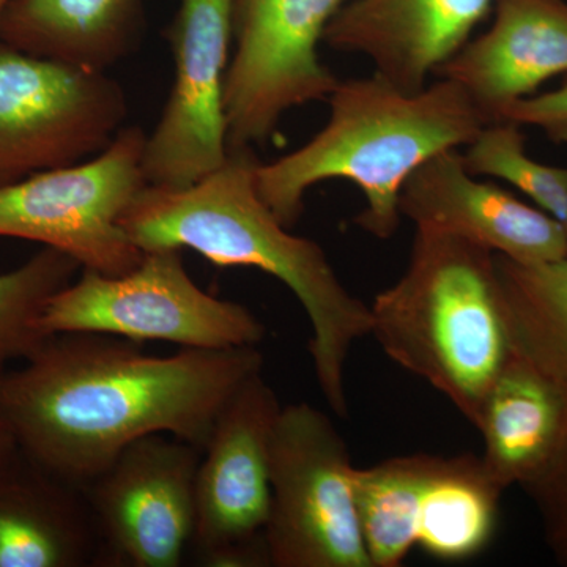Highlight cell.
Segmentation results:
<instances>
[{
  "label": "cell",
  "mask_w": 567,
  "mask_h": 567,
  "mask_svg": "<svg viewBox=\"0 0 567 567\" xmlns=\"http://www.w3.org/2000/svg\"><path fill=\"white\" fill-rule=\"evenodd\" d=\"M563 224H565L566 237H567V218H566V221H565V223H563Z\"/></svg>",
  "instance_id": "obj_27"
},
{
  "label": "cell",
  "mask_w": 567,
  "mask_h": 567,
  "mask_svg": "<svg viewBox=\"0 0 567 567\" xmlns=\"http://www.w3.org/2000/svg\"><path fill=\"white\" fill-rule=\"evenodd\" d=\"M99 557L82 488L24 454L0 473V567H82Z\"/></svg>",
  "instance_id": "obj_17"
},
{
  "label": "cell",
  "mask_w": 567,
  "mask_h": 567,
  "mask_svg": "<svg viewBox=\"0 0 567 567\" xmlns=\"http://www.w3.org/2000/svg\"><path fill=\"white\" fill-rule=\"evenodd\" d=\"M522 125L509 121L487 123L462 153L465 169L475 177L499 178L527 194L537 208L565 223L567 167L529 158Z\"/></svg>",
  "instance_id": "obj_22"
},
{
  "label": "cell",
  "mask_w": 567,
  "mask_h": 567,
  "mask_svg": "<svg viewBox=\"0 0 567 567\" xmlns=\"http://www.w3.org/2000/svg\"><path fill=\"white\" fill-rule=\"evenodd\" d=\"M349 0H234L226 74L227 147L252 151L295 107L328 100L339 78L320 59L323 33Z\"/></svg>",
  "instance_id": "obj_9"
},
{
  "label": "cell",
  "mask_w": 567,
  "mask_h": 567,
  "mask_svg": "<svg viewBox=\"0 0 567 567\" xmlns=\"http://www.w3.org/2000/svg\"><path fill=\"white\" fill-rule=\"evenodd\" d=\"M514 352L567 386V257L518 264L495 254Z\"/></svg>",
  "instance_id": "obj_20"
},
{
  "label": "cell",
  "mask_w": 567,
  "mask_h": 567,
  "mask_svg": "<svg viewBox=\"0 0 567 567\" xmlns=\"http://www.w3.org/2000/svg\"><path fill=\"white\" fill-rule=\"evenodd\" d=\"M499 121H509L522 126H536L543 130L551 141L565 144L567 142V81L555 91L536 93L511 104L499 115Z\"/></svg>",
  "instance_id": "obj_24"
},
{
  "label": "cell",
  "mask_w": 567,
  "mask_h": 567,
  "mask_svg": "<svg viewBox=\"0 0 567 567\" xmlns=\"http://www.w3.org/2000/svg\"><path fill=\"white\" fill-rule=\"evenodd\" d=\"M567 74V0H494V22L436 76L457 82L488 123Z\"/></svg>",
  "instance_id": "obj_16"
},
{
  "label": "cell",
  "mask_w": 567,
  "mask_h": 567,
  "mask_svg": "<svg viewBox=\"0 0 567 567\" xmlns=\"http://www.w3.org/2000/svg\"><path fill=\"white\" fill-rule=\"evenodd\" d=\"M234 0H181L167 31L174 58L169 99L145 140L147 185L188 188L229 159L226 74Z\"/></svg>",
  "instance_id": "obj_13"
},
{
  "label": "cell",
  "mask_w": 567,
  "mask_h": 567,
  "mask_svg": "<svg viewBox=\"0 0 567 567\" xmlns=\"http://www.w3.org/2000/svg\"><path fill=\"white\" fill-rule=\"evenodd\" d=\"M22 456L17 436L11 431L10 424L0 413V473L6 472Z\"/></svg>",
  "instance_id": "obj_25"
},
{
  "label": "cell",
  "mask_w": 567,
  "mask_h": 567,
  "mask_svg": "<svg viewBox=\"0 0 567 567\" xmlns=\"http://www.w3.org/2000/svg\"><path fill=\"white\" fill-rule=\"evenodd\" d=\"M252 151L229 153L218 171L188 188L147 185L121 218L142 251L193 249L218 267H251L274 276L300 301L311 323L312 365L336 415L349 412L346 363L371 334V309L349 292L316 241L289 233L264 203Z\"/></svg>",
  "instance_id": "obj_2"
},
{
  "label": "cell",
  "mask_w": 567,
  "mask_h": 567,
  "mask_svg": "<svg viewBox=\"0 0 567 567\" xmlns=\"http://www.w3.org/2000/svg\"><path fill=\"white\" fill-rule=\"evenodd\" d=\"M40 328L48 336L100 333L203 350L257 347L265 338L251 309L193 281L177 248L144 251L141 264L122 276L82 270L51 298Z\"/></svg>",
  "instance_id": "obj_6"
},
{
  "label": "cell",
  "mask_w": 567,
  "mask_h": 567,
  "mask_svg": "<svg viewBox=\"0 0 567 567\" xmlns=\"http://www.w3.org/2000/svg\"><path fill=\"white\" fill-rule=\"evenodd\" d=\"M282 405L256 372L223 406L196 475L192 550L210 567L270 566L271 443Z\"/></svg>",
  "instance_id": "obj_11"
},
{
  "label": "cell",
  "mask_w": 567,
  "mask_h": 567,
  "mask_svg": "<svg viewBox=\"0 0 567 567\" xmlns=\"http://www.w3.org/2000/svg\"><path fill=\"white\" fill-rule=\"evenodd\" d=\"M346 440L319 409L282 406L271 443L264 539L275 567H372Z\"/></svg>",
  "instance_id": "obj_8"
},
{
  "label": "cell",
  "mask_w": 567,
  "mask_h": 567,
  "mask_svg": "<svg viewBox=\"0 0 567 567\" xmlns=\"http://www.w3.org/2000/svg\"><path fill=\"white\" fill-rule=\"evenodd\" d=\"M566 421L567 386L514 352L475 424L488 473L503 488L528 486L557 453Z\"/></svg>",
  "instance_id": "obj_18"
},
{
  "label": "cell",
  "mask_w": 567,
  "mask_h": 567,
  "mask_svg": "<svg viewBox=\"0 0 567 567\" xmlns=\"http://www.w3.org/2000/svg\"><path fill=\"white\" fill-rule=\"evenodd\" d=\"M369 309V336L383 352L475 425L488 390L514 357L495 254L415 229L404 275Z\"/></svg>",
  "instance_id": "obj_4"
},
{
  "label": "cell",
  "mask_w": 567,
  "mask_h": 567,
  "mask_svg": "<svg viewBox=\"0 0 567 567\" xmlns=\"http://www.w3.org/2000/svg\"><path fill=\"white\" fill-rule=\"evenodd\" d=\"M492 10L494 0H349L328 24L323 43L364 55L395 87L420 92Z\"/></svg>",
  "instance_id": "obj_15"
},
{
  "label": "cell",
  "mask_w": 567,
  "mask_h": 567,
  "mask_svg": "<svg viewBox=\"0 0 567 567\" xmlns=\"http://www.w3.org/2000/svg\"><path fill=\"white\" fill-rule=\"evenodd\" d=\"M147 134L123 126L89 162L0 185V237L35 241L66 254L81 270L122 276L144 251L121 218L147 186L142 156Z\"/></svg>",
  "instance_id": "obj_7"
},
{
  "label": "cell",
  "mask_w": 567,
  "mask_h": 567,
  "mask_svg": "<svg viewBox=\"0 0 567 567\" xmlns=\"http://www.w3.org/2000/svg\"><path fill=\"white\" fill-rule=\"evenodd\" d=\"M399 210L415 229L453 235L514 262L567 257L565 224L494 183L476 181L458 148L432 156L410 175Z\"/></svg>",
  "instance_id": "obj_14"
},
{
  "label": "cell",
  "mask_w": 567,
  "mask_h": 567,
  "mask_svg": "<svg viewBox=\"0 0 567 567\" xmlns=\"http://www.w3.org/2000/svg\"><path fill=\"white\" fill-rule=\"evenodd\" d=\"M128 118L106 71L37 58L0 41V185L99 155Z\"/></svg>",
  "instance_id": "obj_10"
},
{
  "label": "cell",
  "mask_w": 567,
  "mask_h": 567,
  "mask_svg": "<svg viewBox=\"0 0 567 567\" xmlns=\"http://www.w3.org/2000/svg\"><path fill=\"white\" fill-rule=\"evenodd\" d=\"M200 456L173 435L144 436L84 487L102 565H182L192 550Z\"/></svg>",
  "instance_id": "obj_12"
},
{
  "label": "cell",
  "mask_w": 567,
  "mask_h": 567,
  "mask_svg": "<svg viewBox=\"0 0 567 567\" xmlns=\"http://www.w3.org/2000/svg\"><path fill=\"white\" fill-rule=\"evenodd\" d=\"M524 488L536 503L550 550L567 566V421L557 453Z\"/></svg>",
  "instance_id": "obj_23"
},
{
  "label": "cell",
  "mask_w": 567,
  "mask_h": 567,
  "mask_svg": "<svg viewBox=\"0 0 567 567\" xmlns=\"http://www.w3.org/2000/svg\"><path fill=\"white\" fill-rule=\"evenodd\" d=\"M328 104L330 118L311 141L256 167L257 192L289 229L312 186L346 181L365 199L354 224L388 240L401 223L399 199L410 175L432 156L468 145L488 123L447 78L420 92L401 91L377 73L339 80Z\"/></svg>",
  "instance_id": "obj_3"
},
{
  "label": "cell",
  "mask_w": 567,
  "mask_h": 567,
  "mask_svg": "<svg viewBox=\"0 0 567 567\" xmlns=\"http://www.w3.org/2000/svg\"><path fill=\"white\" fill-rule=\"evenodd\" d=\"M144 29V0H11L0 41L37 58L107 71L132 54Z\"/></svg>",
  "instance_id": "obj_19"
},
{
  "label": "cell",
  "mask_w": 567,
  "mask_h": 567,
  "mask_svg": "<svg viewBox=\"0 0 567 567\" xmlns=\"http://www.w3.org/2000/svg\"><path fill=\"white\" fill-rule=\"evenodd\" d=\"M262 369L257 347L156 357L117 336L52 334L0 374V413L29 461L84 491L144 436L204 451L230 395Z\"/></svg>",
  "instance_id": "obj_1"
},
{
  "label": "cell",
  "mask_w": 567,
  "mask_h": 567,
  "mask_svg": "<svg viewBox=\"0 0 567 567\" xmlns=\"http://www.w3.org/2000/svg\"><path fill=\"white\" fill-rule=\"evenodd\" d=\"M11 0H0V17H2L3 10H6Z\"/></svg>",
  "instance_id": "obj_26"
},
{
  "label": "cell",
  "mask_w": 567,
  "mask_h": 567,
  "mask_svg": "<svg viewBox=\"0 0 567 567\" xmlns=\"http://www.w3.org/2000/svg\"><path fill=\"white\" fill-rule=\"evenodd\" d=\"M505 488L483 457L415 454L354 468V494L372 567H399L413 548L465 561L491 544Z\"/></svg>",
  "instance_id": "obj_5"
},
{
  "label": "cell",
  "mask_w": 567,
  "mask_h": 567,
  "mask_svg": "<svg viewBox=\"0 0 567 567\" xmlns=\"http://www.w3.org/2000/svg\"><path fill=\"white\" fill-rule=\"evenodd\" d=\"M80 270L66 254L43 246L28 262L0 275V374L50 338L40 328L44 308Z\"/></svg>",
  "instance_id": "obj_21"
}]
</instances>
